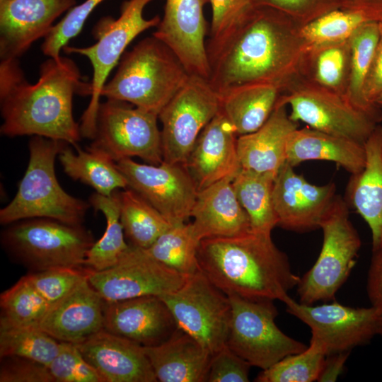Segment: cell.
<instances>
[{"instance_id": "cell-1", "label": "cell", "mask_w": 382, "mask_h": 382, "mask_svg": "<svg viewBox=\"0 0 382 382\" xmlns=\"http://www.w3.org/2000/svg\"><path fill=\"white\" fill-rule=\"evenodd\" d=\"M301 28L275 9L254 6L219 40L207 44L212 88L221 96L251 83L284 88L299 74L308 48Z\"/></svg>"}, {"instance_id": "cell-2", "label": "cell", "mask_w": 382, "mask_h": 382, "mask_svg": "<svg viewBox=\"0 0 382 382\" xmlns=\"http://www.w3.org/2000/svg\"><path fill=\"white\" fill-rule=\"evenodd\" d=\"M76 94L91 96V83L69 57H48L33 83L27 80L18 59L1 60V134L40 136L76 146L82 137L73 115Z\"/></svg>"}, {"instance_id": "cell-3", "label": "cell", "mask_w": 382, "mask_h": 382, "mask_svg": "<svg viewBox=\"0 0 382 382\" xmlns=\"http://www.w3.org/2000/svg\"><path fill=\"white\" fill-rule=\"evenodd\" d=\"M200 270L227 296L285 303L301 277L271 233L247 232L202 239L198 248Z\"/></svg>"}, {"instance_id": "cell-4", "label": "cell", "mask_w": 382, "mask_h": 382, "mask_svg": "<svg viewBox=\"0 0 382 382\" xmlns=\"http://www.w3.org/2000/svg\"><path fill=\"white\" fill-rule=\"evenodd\" d=\"M190 76L175 54L152 35L123 54L101 97L127 102L158 116Z\"/></svg>"}, {"instance_id": "cell-5", "label": "cell", "mask_w": 382, "mask_h": 382, "mask_svg": "<svg viewBox=\"0 0 382 382\" xmlns=\"http://www.w3.org/2000/svg\"><path fill=\"white\" fill-rule=\"evenodd\" d=\"M69 143L40 136L29 142V161L18 191L0 210V222L8 225L32 218H47L71 225H82L89 202L63 190L55 174V158Z\"/></svg>"}, {"instance_id": "cell-6", "label": "cell", "mask_w": 382, "mask_h": 382, "mask_svg": "<svg viewBox=\"0 0 382 382\" xmlns=\"http://www.w3.org/2000/svg\"><path fill=\"white\" fill-rule=\"evenodd\" d=\"M4 248L35 271L55 267L83 268L94 243L82 225L47 218H32L8 224L1 233Z\"/></svg>"}, {"instance_id": "cell-7", "label": "cell", "mask_w": 382, "mask_h": 382, "mask_svg": "<svg viewBox=\"0 0 382 382\" xmlns=\"http://www.w3.org/2000/svg\"><path fill=\"white\" fill-rule=\"evenodd\" d=\"M154 0H127L120 8L118 18L102 17L94 25L92 33L96 42L79 47L66 45L63 52L86 57L93 68L91 100L84 111L80 125L81 136L92 139L96 131L98 108L101 91L110 72L117 66L132 41L144 31L157 27L158 15L145 18L143 13L147 4Z\"/></svg>"}, {"instance_id": "cell-8", "label": "cell", "mask_w": 382, "mask_h": 382, "mask_svg": "<svg viewBox=\"0 0 382 382\" xmlns=\"http://www.w3.org/2000/svg\"><path fill=\"white\" fill-rule=\"evenodd\" d=\"M320 228L323 240L319 256L296 286L299 302L304 304L335 299L354 267L361 245L349 219V207L340 195H336L328 207Z\"/></svg>"}, {"instance_id": "cell-9", "label": "cell", "mask_w": 382, "mask_h": 382, "mask_svg": "<svg viewBox=\"0 0 382 382\" xmlns=\"http://www.w3.org/2000/svg\"><path fill=\"white\" fill-rule=\"evenodd\" d=\"M289 105L290 118L332 135L364 144L378 123L345 96L323 88L299 74L284 85L276 106Z\"/></svg>"}, {"instance_id": "cell-10", "label": "cell", "mask_w": 382, "mask_h": 382, "mask_svg": "<svg viewBox=\"0 0 382 382\" xmlns=\"http://www.w3.org/2000/svg\"><path fill=\"white\" fill-rule=\"evenodd\" d=\"M231 319L226 345L251 366L268 369L308 345L283 332L276 325L274 301L228 296Z\"/></svg>"}, {"instance_id": "cell-11", "label": "cell", "mask_w": 382, "mask_h": 382, "mask_svg": "<svg viewBox=\"0 0 382 382\" xmlns=\"http://www.w3.org/2000/svg\"><path fill=\"white\" fill-rule=\"evenodd\" d=\"M158 119L127 102L106 99L99 104L90 146L115 162L137 156L149 164H160L163 154Z\"/></svg>"}, {"instance_id": "cell-12", "label": "cell", "mask_w": 382, "mask_h": 382, "mask_svg": "<svg viewBox=\"0 0 382 382\" xmlns=\"http://www.w3.org/2000/svg\"><path fill=\"white\" fill-rule=\"evenodd\" d=\"M160 297L178 328L200 342L212 355L226 345L231 301L201 270L190 275L176 291Z\"/></svg>"}, {"instance_id": "cell-13", "label": "cell", "mask_w": 382, "mask_h": 382, "mask_svg": "<svg viewBox=\"0 0 382 382\" xmlns=\"http://www.w3.org/2000/svg\"><path fill=\"white\" fill-rule=\"evenodd\" d=\"M220 108V98L209 81L190 75L158 115L163 161L185 165L199 134Z\"/></svg>"}, {"instance_id": "cell-14", "label": "cell", "mask_w": 382, "mask_h": 382, "mask_svg": "<svg viewBox=\"0 0 382 382\" xmlns=\"http://www.w3.org/2000/svg\"><path fill=\"white\" fill-rule=\"evenodd\" d=\"M188 277L158 262L145 249L130 245L114 266L88 271L89 283L107 302L164 296L180 288Z\"/></svg>"}, {"instance_id": "cell-15", "label": "cell", "mask_w": 382, "mask_h": 382, "mask_svg": "<svg viewBox=\"0 0 382 382\" xmlns=\"http://www.w3.org/2000/svg\"><path fill=\"white\" fill-rule=\"evenodd\" d=\"M284 303L289 313L311 328V340L326 355L350 352L378 335L381 314L373 306L354 308L336 301L308 305L291 297Z\"/></svg>"}, {"instance_id": "cell-16", "label": "cell", "mask_w": 382, "mask_h": 382, "mask_svg": "<svg viewBox=\"0 0 382 382\" xmlns=\"http://www.w3.org/2000/svg\"><path fill=\"white\" fill-rule=\"evenodd\" d=\"M116 165L132 189L156 208L172 225L191 217L197 189L185 165L162 161L140 163L131 158Z\"/></svg>"}, {"instance_id": "cell-17", "label": "cell", "mask_w": 382, "mask_h": 382, "mask_svg": "<svg viewBox=\"0 0 382 382\" xmlns=\"http://www.w3.org/2000/svg\"><path fill=\"white\" fill-rule=\"evenodd\" d=\"M209 0H166L164 12L153 35L178 57L190 75L209 79L204 6Z\"/></svg>"}, {"instance_id": "cell-18", "label": "cell", "mask_w": 382, "mask_h": 382, "mask_svg": "<svg viewBox=\"0 0 382 382\" xmlns=\"http://www.w3.org/2000/svg\"><path fill=\"white\" fill-rule=\"evenodd\" d=\"M335 195L334 183L323 185L311 184L285 162L275 176L272 190L278 226L296 232L319 228Z\"/></svg>"}, {"instance_id": "cell-19", "label": "cell", "mask_w": 382, "mask_h": 382, "mask_svg": "<svg viewBox=\"0 0 382 382\" xmlns=\"http://www.w3.org/2000/svg\"><path fill=\"white\" fill-rule=\"evenodd\" d=\"M76 4V0H6L0 4L1 61L21 57Z\"/></svg>"}, {"instance_id": "cell-20", "label": "cell", "mask_w": 382, "mask_h": 382, "mask_svg": "<svg viewBox=\"0 0 382 382\" xmlns=\"http://www.w3.org/2000/svg\"><path fill=\"white\" fill-rule=\"evenodd\" d=\"M177 328L170 311L158 296L105 303L104 329L143 347L163 342Z\"/></svg>"}, {"instance_id": "cell-21", "label": "cell", "mask_w": 382, "mask_h": 382, "mask_svg": "<svg viewBox=\"0 0 382 382\" xmlns=\"http://www.w3.org/2000/svg\"><path fill=\"white\" fill-rule=\"evenodd\" d=\"M105 303L87 275L50 306L39 328L59 342L79 344L104 329Z\"/></svg>"}, {"instance_id": "cell-22", "label": "cell", "mask_w": 382, "mask_h": 382, "mask_svg": "<svg viewBox=\"0 0 382 382\" xmlns=\"http://www.w3.org/2000/svg\"><path fill=\"white\" fill-rule=\"evenodd\" d=\"M237 139L234 128L220 109L199 134L185 164L197 191L234 178L241 169Z\"/></svg>"}, {"instance_id": "cell-23", "label": "cell", "mask_w": 382, "mask_h": 382, "mask_svg": "<svg viewBox=\"0 0 382 382\" xmlns=\"http://www.w3.org/2000/svg\"><path fill=\"white\" fill-rule=\"evenodd\" d=\"M103 382L158 381L142 345L105 329L76 345Z\"/></svg>"}, {"instance_id": "cell-24", "label": "cell", "mask_w": 382, "mask_h": 382, "mask_svg": "<svg viewBox=\"0 0 382 382\" xmlns=\"http://www.w3.org/2000/svg\"><path fill=\"white\" fill-rule=\"evenodd\" d=\"M233 179L224 178L198 191L191 223L200 241L233 236L251 230L249 217L233 189Z\"/></svg>"}, {"instance_id": "cell-25", "label": "cell", "mask_w": 382, "mask_h": 382, "mask_svg": "<svg viewBox=\"0 0 382 382\" xmlns=\"http://www.w3.org/2000/svg\"><path fill=\"white\" fill-rule=\"evenodd\" d=\"M366 163L351 175L345 199L368 224L372 251L382 247V125L378 124L364 144Z\"/></svg>"}, {"instance_id": "cell-26", "label": "cell", "mask_w": 382, "mask_h": 382, "mask_svg": "<svg viewBox=\"0 0 382 382\" xmlns=\"http://www.w3.org/2000/svg\"><path fill=\"white\" fill-rule=\"evenodd\" d=\"M144 348L158 381H207L212 354L185 331L177 328L163 342Z\"/></svg>"}, {"instance_id": "cell-27", "label": "cell", "mask_w": 382, "mask_h": 382, "mask_svg": "<svg viewBox=\"0 0 382 382\" xmlns=\"http://www.w3.org/2000/svg\"><path fill=\"white\" fill-rule=\"evenodd\" d=\"M299 128L286 106H276L266 122L257 130L238 137L237 149L242 168L277 175L286 162L290 134Z\"/></svg>"}, {"instance_id": "cell-28", "label": "cell", "mask_w": 382, "mask_h": 382, "mask_svg": "<svg viewBox=\"0 0 382 382\" xmlns=\"http://www.w3.org/2000/svg\"><path fill=\"white\" fill-rule=\"evenodd\" d=\"M286 156V162L293 167L309 160H324L336 163L351 175L361 171L366 163L364 144L308 126L290 134Z\"/></svg>"}, {"instance_id": "cell-29", "label": "cell", "mask_w": 382, "mask_h": 382, "mask_svg": "<svg viewBox=\"0 0 382 382\" xmlns=\"http://www.w3.org/2000/svg\"><path fill=\"white\" fill-rule=\"evenodd\" d=\"M282 90L281 85L270 83L242 86L219 96L220 109L238 137L250 134L269 119Z\"/></svg>"}, {"instance_id": "cell-30", "label": "cell", "mask_w": 382, "mask_h": 382, "mask_svg": "<svg viewBox=\"0 0 382 382\" xmlns=\"http://www.w3.org/2000/svg\"><path fill=\"white\" fill-rule=\"evenodd\" d=\"M349 39L308 47L299 74L346 97L350 74Z\"/></svg>"}, {"instance_id": "cell-31", "label": "cell", "mask_w": 382, "mask_h": 382, "mask_svg": "<svg viewBox=\"0 0 382 382\" xmlns=\"http://www.w3.org/2000/svg\"><path fill=\"white\" fill-rule=\"evenodd\" d=\"M58 157L66 175L92 187L100 195L109 196L128 187L116 162L100 150L89 146L86 151L78 149L74 154L66 146Z\"/></svg>"}, {"instance_id": "cell-32", "label": "cell", "mask_w": 382, "mask_h": 382, "mask_svg": "<svg viewBox=\"0 0 382 382\" xmlns=\"http://www.w3.org/2000/svg\"><path fill=\"white\" fill-rule=\"evenodd\" d=\"M275 176L270 173L241 168L232 180L236 195L249 217L253 231L271 233L278 226L272 201Z\"/></svg>"}, {"instance_id": "cell-33", "label": "cell", "mask_w": 382, "mask_h": 382, "mask_svg": "<svg viewBox=\"0 0 382 382\" xmlns=\"http://www.w3.org/2000/svg\"><path fill=\"white\" fill-rule=\"evenodd\" d=\"M96 211L101 212L106 220V228L102 237L89 249L85 267L101 271L116 265L129 248L125 240L120 221V198L117 190L111 195L93 193L88 202Z\"/></svg>"}, {"instance_id": "cell-34", "label": "cell", "mask_w": 382, "mask_h": 382, "mask_svg": "<svg viewBox=\"0 0 382 382\" xmlns=\"http://www.w3.org/2000/svg\"><path fill=\"white\" fill-rule=\"evenodd\" d=\"M381 36L379 23L375 21L366 22L351 36L350 74L346 93L347 99L354 106L378 124L382 120V111L379 108L367 103L363 89Z\"/></svg>"}, {"instance_id": "cell-35", "label": "cell", "mask_w": 382, "mask_h": 382, "mask_svg": "<svg viewBox=\"0 0 382 382\" xmlns=\"http://www.w3.org/2000/svg\"><path fill=\"white\" fill-rule=\"evenodd\" d=\"M118 193L120 221L129 245L149 248L172 224L132 189Z\"/></svg>"}, {"instance_id": "cell-36", "label": "cell", "mask_w": 382, "mask_h": 382, "mask_svg": "<svg viewBox=\"0 0 382 382\" xmlns=\"http://www.w3.org/2000/svg\"><path fill=\"white\" fill-rule=\"evenodd\" d=\"M200 240L192 223L172 225L146 251L163 265L187 276L200 271L197 252Z\"/></svg>"}, {"instance_id": "cell-37", "label": "cell", "mask_w": 382, "mask_h": 382, "mask_svg": "<svg viewBox=\"0 0 382 382\" xmlns=\"http://www.w3.org/2000/svg\"><path fill=\"white\" fill-rule=\"evenodd\" d=\"M50 306L24 276L1 294L0 328H39Z\"/></svg>"}, {"instance_id": "cell-38", "label": "cell", "mask_w": 382, "mask_h": 382, "mask_svg": "<svg viewBox=\"0 0 382 382\" xmlns=\"http://www.w3.org/2000/svg\"><path fill=\"white\" fill-rule=\"evenodd\" d=\"M62 343L40 328H0V357H18L48 366L58 354Z\"/></svg>"}, {"instance_id": "cell-39", "label": "cell", "mask_w": 382, "mask_h": 382, "mask_svg": "<svg viewBox=\"0 0 382 382\" xmlns=\"http://www.w3.org/2000/svg\"><path fill=\"white\" fill-rule=\"evenodd\" d=\"M326 354L316 342L301 352L290 354L262 370L255 378L257 382H312L318 381Z\"/></svg>"}, {"instance_id": "cell-40", "label": "cell", "mask_w": 382, "mask_h": 382, "mask_svg": "<svg viewBox=\"0 0 382 382\" xmlns=\"http://www.w3.org/2000/svg\"><path fill=\"white\" fill-rule=\"evenodd\" d=\"M371 20L358 11L337 8L330 11L301 28L308 47L348 40L364 23Z\"/></svg>"}, {"instance_id": "cell-41", "label": "cell", "mask_w": 382, "mask_h": 382, "mask_svg": "<svg viewBox=\"0 0 382 382\" xmlns=\"http://www.w3.org/2000/svg\"><path fill=\"white\" fill-rule=\"evenodd\" d=\"M103 1L85 0L70 8L44 38L41 45L43 54L59 59L61 50L80 33L89 16Z\"/></svg>"}, {"instance_id": "cell-42", "label": "cell", "mask_w": 382, "mask_h": 382, "mask_svg": "<svg viewBox=\"0 0 382 382\" xmlns=\"http://www.w3.org/2000/svg\"><path fill=\"white\" fill-rule=\"evenodd\" d=\"M88 269L55 267L35 271L25 277L50 305L69 294L88 275Z\"/></svg>"}, {"instance_id": "cell-43", "label": "cell", "mask_w": 382, "mask_h": 382, "mask_svg": "<svg viewBox=\"0 0 382 382\" xmlns=\"http://www.w3.org/2000/svg\"><path fill=\"white\" fill-rule=\"evenodd\" d=\"M61 343L58 354L48 366L54 382H103L76 345Z\"/></svg>"}, {"instance_id": "cell-44", "label": "cell", "mask_w": 382, "mask_h": 382, "mask_svg": "<svg viewBox=\"0 0 382 382\" xmlns=\"http://www.w3.org/2000/svg\"><path fill=\"white\" fill-rule=\"evenodd\" d=\"M255 6L275 9L301 26L330 11L342 8L344 0H250Z\"/></svg>"}, {"instance_id": "cell-45", "label": "cell", "mask_w": 382, "mask_h": 382, "mask_svg": "<svg viewBox=\"0 0 382 382\" xmlns=\"http://www.w3.org/2000/svg\"><path fill=\"white\" fill-rule=\"evenodd\" d=\"M212 21L207 43L219 40L254 6L250 0H209Z\"/></svg>"}, {"instance_id": "cell-46", "label": "cell", "mask_w": 382, "mask_h": 382, "mask_svg": "<svg viewBox=\"0 0 382 382\" xmlns=\"http://www.w3.org/2000/svg\"><path fill=\"white\" fill-rule=\"evenodd\" d=\"M251 366L227 345L212 355L207 381L248 382Z\"/></svg>"}, {"instance_id": "cell-47", "label": "cell", "mask_w": 382, "mask_h": 382, "mask_svg": "<svg viewBox=\"0 0 382 382\" xmlns=\"http://www.w3.org/2000/svg\"><path fill=\"white\" fill-rule=\"evenodd\" d=\"M1 359L0 382H54L42 364L18 357Z\"/></svg>"}, {"instance_id": "cell-48", "label": "cell", "mask_w": 382, "mask_h": 382, "mask_svg": "<svg viewBox=\"0 0 382 382\" xmlns=\"http://www.w3.org/2000/svg\"><path fill=\"white\" fill-rule=\"evenodd\" d=\"M366 291L371 306L382 316V247L372 251Z\"/></svg>"}, {"instance_id": "cell-49", "label": "cell", "mask_w": 382, "mask_h": 382, "mask_svg": "<svg viewBox=\"0 0 382 382\" xmlns=\"http://www.w3.org/2000/svg\"><path fill=\"white\" fill-rule=\"evenodd\" d=\"M363 93L367 103L378 107L375 100L382 93V35L365 79Z\"/></svg>"}, {"instance_id": "cell-50", "label": "cell", "mask_w": 382, "mask_h": 382, "mask_svg": "<svg viewBox=\"0 0 382 382\" xmlns=\"http://www.w3.org/2000/svg\"><path fill=\"white\" fill-rule=\"evenodd\" d=\"M350 352L327 355L318 381H335L341 374Z\"/></svg>"}, {"instance_id": "cell-51", "label": "cell", "mask_w": 382, "mask_h": 382, "mask_svg": "<svg viewBox=\"0 0 382 382\" xmlns=\"http://www.w3.org/2000/svg\"><path fill=\"white\" fill-rule=\"evenodd\" d=\"M342 8L361 11L371 21L382 19V0H344Z\"/></svg>"}, {"instance_id": "cell-52", "label": "cell", "mask_w": 382, "mask_h": 382, "mask_svg": "<svg viewBox=\"0 0 382 382\" xmlns=\"http://www.w3.org/2000/svg\"><path fill=\"white\" fill-rule=\"evenodd\" d=\"M375 104L382 111V93L378 96V97L375 100Z\"/></svg>"}, {"instance_id": "cell-53", "label": "cell", "mask_w": 382, "mask_h": 382, "mask_svg": "<svg viewBox=\"0 0 382 382\" xmlns=\"http://www.w3.org/2000/svg\"><path fill=\"white\" fill-rule=\"evenodd\" d=\"M378 335H380L381 336H382V316H381L380 320H379Z\"/></svg>"}, {"instance_id": "cell-54", "label": "cell", "mask_w": 382, "mask_h": 382, "mask_svg": "<svg viewBox=\"0 0 382 382\" xmlns=\"http://www.w3.org/2000/svg\"><path fill=\"white\" fill-rule=\"evenodd\" d=\"M378 23H379L381 34L382 35V19L380 21H378Z\"/></svg>"}, {"instance_id": "cell-55", "label": "cell", "mask_w": 382, "mask_h": 382, "mask_svg": "<svg viewBox=\"0 0 382 382\" xmlns=\"http://www.w3.org/2000/svg\"><path fill=\"white\" fill-rule=\"evenodd\" d=\"M5 1H6V0H0V4L4 3Z\"/></svg>"}]
</instances>
